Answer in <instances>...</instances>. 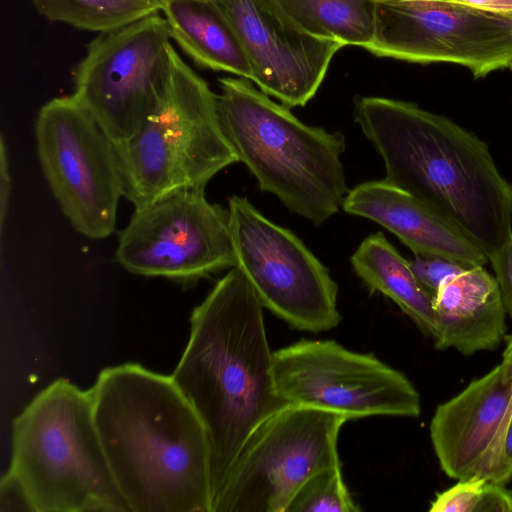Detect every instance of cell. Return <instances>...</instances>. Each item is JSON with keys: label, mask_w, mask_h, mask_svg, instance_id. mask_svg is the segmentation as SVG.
Segmentation results:
<instances>
[{"label": "cell", "mask_w": 512, "mask_h": 512, "mask_svg": "<svg viewBox=\"0 0 512 512\" xmlns=\"http://www.w3.org/2000/svg\"><path fill=\"white\" fill-rule=\"evenodd\" d=\"M169 1H171V0H164V3L166 4V3H167V2H169Z\"/></svg>", "instance_id": "cell-32"}, {"label": "cell", "mask_w": 512, "mask_h": 512, "mask_svg": "<svg viewBox=\"0 0 512 512\" xmlns=\"http://www.w3.org/2000/svg\"><path fill=\"white\" fill-rule=\"evenodd\" d=\"M35 137L43 173L74 229L91 239L111 235L123 196L114 143L73 95L41 107Z\"/></svg>", "instance_id": "cell-8"}, {"label": "cell", "mask_w": 512, "mask_h": 512, "mask_svg": "<svg viewBox=\"0 0 512 512\" xmlns=\"http://www.w3.org/2000/svg\"><path fill=\"white\" fill-rule=\"evenodd\" d=\"M0 511L36 512L26 488L10 470L1 479Z\"/></svg>", "instance_id": "cell-26"}, {"label": "cell", "mask_w": 512, "mask_h": 512, "mask_svg": "<svg viewBox=\"0 0 512 512\" xmlns=\"http://www.w3.org/2000/svg\"><path fill=\"white\" fill-rule=\"evenodd\" d=\"M337 413L289 404L248 437L212 512H287L314 475L340 465Z\"/></svg>", "instance_id": "cell-7"}, {"label": "cell", "mask_w": 512, "mask_h": 512, "mask_svg": "<svg viewBox=\"0 0 512 512\" xmlns=\"http://www.w3.org/2000/svg\"><path fill=\"white\" fill-rule=\"evenodd\" d=\"M219 83L222 127L260 190L314 225L336 214L349 192L341 163L344 135L306 125L248 79Z\"/></svg>", "instance_id": "cell-4"}, {"label": "cell", "mask_w": 512, "mask_h": 512, "mask_svg": "<svg viewBox=\"0 0 512 512\" xmlns=\"http://www.w3.org/2000/svg\"><path fill=\"white\" fill-rule=\"evenodd\" d=\"M354 120L382 157L384 180L434 208L487 256L512 235V184L475 134L384 97L357 98Z\"/></svg>", "instance_id": "cell-3"}, {"label": "cell", "mask_w": 512, "mask_h": 512, "mask_svg": "<svg viewBox=\"0 0 512 512\" xmlns=\"http://www.w3.org/2000/svg\"><path fill=\"white\" fill-rule=\"evenodd\" d=\"M162 13L171 38L197 65L251 81L246 54L228 19L213 0H171Z\"/></svg>", "instance_id": "cell-18"}, {"label": "cell", "mask_w": 512, "mask_h": 512, "mask_svg": "<svg viewBox=\"0 0 512 512\" xmlns=\"http://www.w3.org/2000/svg\"><path fill=\"white\" fill-rule=\"evenodd\" d=\"M164 16L152 14L100 33L75 73L76 100L114 143L129 139L164 89L173 45Z\"/></svg>", "instance_id": "cell-10"}, {"label": "cell", "mask_w": 512, "mask_h": 512, "mask_svg": "<svg viewBox=\"0 0 512 512\" xmlns=\"http://www.w3.org/2000/svg\"><path fill=\"white\" fill-rule=\"evenodd\" d=\"M510 69L512 70V65H511Z\"/></svg>", "instance_id": "cell-33"}, {"label": "cell", "mask_w": 512, "mask_h": 512, "mask_svg": "<svg viewBox=\"0 0 512 512\" xmlns=\"http://www.w3.org/2000/svg\"><path fill=\"white\" fill-rule=\"evenodd\" d=\"M231 24L262 92L305 106L323 82L340 42L302 30L276 0H213Z\"/></svg>", "instance_id": "cell-14"}, {"label": "cell", "mask_w": 512, "mask_h": 512, "mask_svg": "<svg viewBox=\"0 0 512 512\" xmlns=\"http://www.w3.org/2000/svg\"><path fill=\"white\" fill-rule=\"evenodd\" d=\"M409 265L417 281L433 298L446 279L469 268L444 258L420 255H415Z\"/></svg>", "instance_id": "cell-24"}, {"label": "cell", "mask_w": 512, "mask_h": 512, "mask_svg": "<svg viewBox=\"0 0 512 512\" xmlns=\"http://www.w3.org/2000/svg\"><path fill=\"white\" fill-rule=\"evenodd\" d=\"M343 479L341 464L310 478L292 499L287 512H359Z\"/></svg>", "instance_id": "cell-22"}, {"label": "cell", "mask_w": 512, "mask_h": 512, "mask_svg": "<svg viewBox=\"0 0 512 512\" xmlns=\"http://www.w3.org/2000/svg\"><path fill=\"white\" fill-rule=\"evenodd\" d=\"M438 350L463 355L493 350L506 332V310L499 285L483 266H473L446 279L434 300Z\"/></svg>", "instance_id": "cell-17"}, {"label": "cell", "mask_w": 512, "mask_h": 512, "mask_svg": "<svg viewBox=\"0 0 512 512\" xmlns=\"http://www.w3.org/2000/svg\"><path fill=\"white\" fill-rule=\"evenodd\" d=\"M488 480L473 476L458 482L437 494L431 503V512H479Z\"/></svg>", "instance_id": "cell-23"}, {"label": "cell", "mask_w": 512, "mask_h": 512, "mask_svg": "<svg viewBox=\"0 0 512 512\" xmlns=\"http://www.w3.org/2000/svg\"><path fill=\"white\" fill-rule=\"evenodd\" d=\"M115 257L127 271L192 283L236 266L228 210L203 188L180 189L135 208Z\"/></svg>", "instance_id": "cell-13"}, {"label": "cell", "mask_w": 512, "mask_h": 512, "mask_svg": "<svg viewBox=\"0 0 512 512\" xmlns=\"http://www.w3.org/2000/svg\"><path fill=\"white\" fill-rule=\"evenodd\" d=\"M9 470L36 512H129L107 461L90 391L66 379L14 419Z\"/></svg>", "instance_id": "cell-5"}, {"label": "cell", "mask_w": 512, "mask_h": 512, "mask_svg": "<svg viewBox=\"0 0 512 512\" xmlns=\"http://www.w3.org/2000/svg\"><path fill=\"white\" fill-rule=\"evenodd\" d=\"M227 210L236 266L262 306L298 330L319 333L335 328L341 322L338 285L328 268L247 197L231 196Z\"/></svg>", "instance_id": "cell-9"}, {"label": "cell", "mask_w": 512, "mask_h": 512, "mask_svg": "<svg viewBox=\"0 0 512 512\" xmlns=\"http://www.w3.org/2000/svg\"><path fill=\"white\" fill-rule=\"evenodd\" d=\"M278 395L288 404L337 413L418 417L421 398L399 370L334 340H300L273 352Z\"/></svg>", "instance_id": "cell-11"}, {"label": "cell", "mask_w": 512, "mask_h": 512, "mask_svg": "<svg viewBox=\"0 0 512 512\" xmlns=\"http://www.w3.org/2000/svg\"><path fill=\"white\" fill-rule=\"evenodd\" d=\"M512 478V419L507 428L494 483L504 485Z\"/></svg>", "instance_id": "cell-28"}, {"label": "cell", "mask_w": 512, "mask_h": 512, "mask_svg": "<svg viewBox=\"0 0 512 512\" xmlns=\"http://www.w3.org/2000/svg\"><path fill=\"white\" fill-rule=\"evenodd\" d=\"M11 190V178L9 172V164L7 151L3 137L0 141V225L1 231L4 228V222L6 220L9 197Z\"/></svg>", "instance_id": "cell-27"}, {"label": "cell", "mask_w": 512, "mask_h": 512, "mask_svg": "<svg viewBox=\"0 0 512 512\" xmlns=\"http://www.w3.org/2000/svg\"><path fill=\"white\" fill-rule=\"evenodd\" d=\"M115 149L123 196L135 208L176 190L204 189L217 173L239 162L221 124L218 95L175 48L153 110Z\"/></svg>", "instance_id": "cell-6"}, {"label": "cell", "mask_w": 512, "mask_h": 512, "mask_svg": "<svg viewBox=\"0 0 512 512\" xmlns=\"http://www.w3.org/2000/svg\"><path fill=\"white\" fill-rule=\"evenodd\" d=\"M342 208L381 225L414 255L440 257L467 267L489 262L487 254L447 218L384 179L349 190Z\"/></svg>", "instance_id": "cell-16"}, {"label": "cell", "mask_w": 512, "mask_h": 512, "mask_svg": "<svg viewBox=\"0 0 512 512\" xmlns=\"http://www.w3.org/2000/svg\"><path fill=\"white\" fill-rule=\"evenodd\" d=\"M481 10L512 13V0H452Z\"/></svg>", "instance_id": "cell-29"}, {"label": "cell", "mask_w": 512, "mask_h": 512, "mask_svg": "<svg viewBox=\"0 0 512 512\" xmlns=\"http://www.w3.org/2000/svg\"><path fill=\"white\" fill-rule=\"evenodd\" d=\"M366 50L409 62L458 64L481 78L512 65V13L452 0H375V32Z\"/></svg>", "instance_id": "cell-12"}, {"label": "cell", "mask_w": 512, "mask_h": 512, "mask_svg": "<svg viewBox=\"0 0 512 512\" xmlns=\"http://www.w3.org/2000/svg\"><path fill=\"white\" fill-rule=\"evenodd\" d=\"M511 419L512 366L501 361L436 408L430 438L443 472L494 483Z\"/></svg>", "instance_id": "cell-15"}, {"label": "cell", "mask_w": 512, "mask_h": 512, "mask_svg": "<svg viewBox=\"0 0 512 512\" xmlns=\"http://www.w3.org/2000/svg\"><path fill=\"white\" fill-rule=\"evenodd\" d=\"M156 1H158L161 4H163V6L165 5L164 0H156Z\"/></svg>", "instance_id": "cell-31"}, {"label": "cell", "mask_w": 512, "mask_h": 512, "mask_svg": "<svg viewBox=\"0 0 512 512\" xmlns=\"http://www.w3.org/2000/svg\"><path fill=\"white\" fill-rule=\"evenodd\" d=\"M263 308L244 272L230 268L193 310L171 375L207 433L212 507L248 437L289 405L275 387Z\"/></svg>", "instance_id": "cell-2"}, {"label": "cell", "mask_w": 512, "mask_h": 512, "mask_svg": "<svg viewBox=\"0 0 512 512\" xmlns=\"http://www.w3.org/2000/svg\"><path fill=\"white\" fill-rule=\"evenodd\" d=\"M89 391L129 512H212L207 433L171 375L127 363L102 370Z\"/></svg>", "instance_id": "cell-1"}, {"label": "cell", "mask_w": 512, "mask_h": 512, "mask_svg": "<svg viewBox=\"0 0 512 512\" xmlns=\"http://www.w3.org/2000/svg\"><path fill=\"white\" fill-rule=\"evenodd\" d=\"M308 34L366 49L375 32V0H276Z\"/></svg>", "instance_id": "cell-20"}, {"label": "cell", "mask_w": 512, "mask_h": 512, "mask_svg": "<svg viewBox=\"0 0 512 512\" xmlns=\"http://www.w3.org/2000/svg\"><path fill=\"white\" fill-rule=\"evenodd\" d=\"M37 13L52 22L104 33L162 12L156 0H30Z\"/></svg>", "instance_id": "cell-21"}, {"label": "cell", "mask_w": 512, "mask_h": 512, "mask_svg": "<svg viewBox=\"0 0 512 512\" xmlns=\"http://www.w3.org/2000/svg\"><path fill=\"white\" fill-rule=\"evenodd\" d=\"M502 361L512 366V335L507 338V346L503 353Z\"/></svg>", "instance_id": "cell-30"}, {"label": "cell", "mask_w": 512, "mask_h": 512, "mask_svg": "<svg viewBox=\"0 0 512 512\" xmlns=\"http://www.w3.org/2000/svg\"><path fill=\"white\" fill-rule=\"evenodd\" d=\"M488 258L495 272L506 313L512 318V235Z\"/></svg>", "instance_id": "cell-25"}, {"label": "cell", "mask_w": 512, "mask_h": 512, "mask_svg": "<svg viewBox=\"0 0 512 512\" xmlns=\"http://www.w3.org/2000/svg\"><path fill=\"white\" fill-rule=\"evenodd\" d=\"M351 264L371 291L390 298L424 334L434 338L437 329L434 298L417 281L409 261L383 233L367 236L351 256Z\"/></svg>", "instance_id": "cell-19"}]
</instances>
